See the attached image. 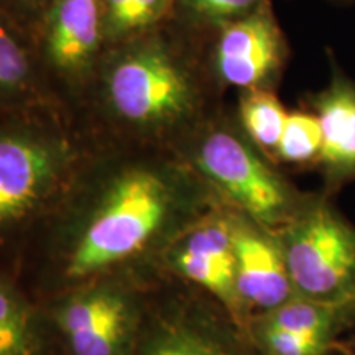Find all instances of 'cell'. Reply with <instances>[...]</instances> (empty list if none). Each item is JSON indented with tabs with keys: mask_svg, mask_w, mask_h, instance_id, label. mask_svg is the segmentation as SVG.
<instances>
[{
	"mask_svg": "<svg viewBox=\"0 0 355 355\" xmlns=\"http://www.w3.org/2000/svg\"><path fill=\"white\" fill-rule=\"evenodd\" d=\"M217 206L214 191L188 165L159 157L114 163L84 191L60 230L61 278L74 288L165 254Z\"/></svg>",
	"mask_w": 355,
	"mask_h": 355,
	"instance_id": "1",
	"label": "cell"
},
{
	"mask_svg": "<svg viewBox=\"0 0 355 355\" xmlns=\"http://www.w3.org/2000/svg\"><path fill=\"white\" fill-rule=\"evenodd\" d=\"M19 117L0 112V270L7 272L73 165L66 141Z\"/></svg>",
	"mask_w": 355,
	"mask_h": 355,
	"instance_id": "2",
	"label": "cell"
},
{
	"mask_svg": "<svg viewBox=\"0 0 355 355\" xmlns=\"http://www.w3.org/2000/svg\"><path fill=\"white\" fill-rule=\"evenodd\" d=\"M193 168L219 201L273 232L286 225L308 198L273 170L241 127L225 121L202 127Z\"/></svg>",
	"mask_w": 355,
	"mask_h": 355,
	"instance_id": "3",
	"label": "cell"
},
{
	"mask_svg": "<svg viewBox=\"0 0 355 355\" xmlns=\"http://www.w3.org/2000/svg\"><path fill=\"white\" fill-rule=\"evenodd\" d=\"M105 97L112 112L139 130H166L193 121L201 109L194 74L153 40L128 42L110 61Z\"/></svg>",
	"mask_w": 355,
	"mask_h": 355,
	"instance_id": "4",
	"label": "cell"
},
{
	"mask_svg": "<svg viewBox=\"0 0 355 355\" xmlns=\"http://www.w3.org/2000/svg\"><path fill=\"white\" fill-rule=\"evenodd\" d=\"M277 235L296 295L354 308L355 227L326 198H306Z\"/></svg>",
	"mask_w": 355,
	"mask_h": 355,
	"instance_id": "5",
	"label": "cell"
},
{
	"mask_svg": "<svg viewBox=\"0 0 355 355\" xmlns=\"http://www.w3.org/2000/svg\"><path fill=\"white\" fill-rule=\"evenodd\" d=\"M53 322L71 355H133L144 314L137 291L110 275L71 288Z\"/></svg>",
	"mask_w": 355,
	"mask_h": 355,
	"instance_id": "6",
	"label": "cell"
},
{
	"mask_svg": "<svg viewBox=\"0 0 355 355\" xmlns=\"http://www.w3.org/2000/svg\"><path fill=\"white\" fill-rule=\"evenodd\" d=\"M214 32L211 73L219 86L275 89L286 69L290 46L272 2Z\"/></svg>",
	"mask_w": 355,
	"mask_h": 355,
	"instance_id": "7",
	"label": "cell"
},
{
	"mask_svg": "<svg viewBox=\"0 0 355 355\" xmlns=\"http://www.w3.org/2000/svg\"><path fill=\"white\" fill-rule=\"evenodd\" d=\"M166 265L194 285L209 291L230 313L242 308L235 282L234 209L219 204L191 224L163 254Z\"/></svg>",
	"mask_w": 355,
	"mask_h": 355,
	"instance_id": "8",
	"label": "cell"
},
{
	"mask_svg": "<svg viewBox=\"0 0 355 355\" xmlns=\"http://www.w3.org/2000/svg\"><path fill=\"white\" fill-rule=\"evenodd\" d=\"M234 247L242 304L266 313L296 295L277 232L234 209Z\"/></svg>",
	"mask_w": 355,
	"mask_h": 355,
	"instance_id": "9",
	"label": "cell"
},
{
	"mask_svg": "<svg viewBox=\"0 0 355 355\" xmlns=\"http://www.w3.org/2000/svg\"><path fill=\"white\" fill-rule=\"evenodd\" d=\"M329 81L308 96L309 110L319 119L322 150L319 165L329 189L355 180V79L345 71L331 50Z\"/></svg>",
	"mask_w": 355,
	"mask_h": 355,
	"instance_id": "10",
	"label": "cell"
},
{
	"mask_svg": "<svg viewBox=\"0 0 355 355\" xmlns=\"http://www.w3.org/2000/svg\"><path fill=\"white\" fill-rule=\"evenodd\" d=\"M104 43V0H55L44 20L43 51L68 78L86 74Z\"/></svg>",
	"mask_w": 355,
	"mask_h": 355,
	"instance_id": "11",
	"label": "cell"
},
{
	"mask_svg": "<svg viewBox=\"0 0 355 355\" xmlns=\"http://www.w3.org/2000/svg\"><path fill=\"white\" fill-rule=\"evenodd\" d=\"M133 355H242L212 321L188 311L165 314L141 329Z\"/></svg>",
	"mask_w": 355,
	"mask_h": 355,
	"instance_id": "12",
	"label": "cell"
},
{
	"mask_svg": "<svg viewBox=\"0 0 355 355\" xmlns=\"http://www.w3.org/2000/svg\"><path fill=\"white\" fill-rule=\"evenodd\" d=\"M0 355H46L42 313L7 270H0Z\"/></svg>",
	"mask_w": 355,
	"mask_h": 355,
	"instance_id": "13",
	"label": "cell"
},
{
	"mask_svg": "<svg viewBox=\"0 0 355 355\" xmlns=\"http://www.w3.org/2000/svg\"><path fill=\"white\" fill-rule=\"evenodd\" d=\"M19 25L0 10V112H20L35 86L33 58Z\"/></svg>",
	"mask_w": 355,
	"mask_h": 355,
	"instance_id": "14",
	"label": "cell"
},
{
	"mask_svg": "<svg viewBox=\"0 0 355 355\" xmlns=\"http://www.w3.org/2000/svg\"><path fill=\"white\" fill-rule=\"evenodd\" d=\"M288 110L273 89L242 91L239 99V127L263 153H277Z\"/></svg>",
	"mask_w": 355,
	"mask_h": 355,
	"instance_id": "15",
	"label": "cell"
},
{
	"mask_svg": "<svg viewBox=\"0 0 355 355\" xmlns=\"http://www.w3.org/2000/svg\"><path fill=\"white\" fill-rule=\"evenodd\" d=\"M175 6V0H104V42H133L165 20Z\"/></svg>",
	"mask_w": 355,
	"mask_h": 355,
	"instance_id": "16",
	"label": "cell"
},
{
	"mask_svg": "<svg viewBox=\"0 0 355 355\" xmlns=\"http://www.w3.org/2000/svg\"><path fill=\"white\" fill-rule=\"evenodd\" d=\"M347 311L295 295L283 304L263 313L259 324L275 329L331 339L339 326L340 318L347 314Z\"/></svg>",
	"mask_w": 355,
	"mask_h": 355,
	"instance_id": "17",
	"label": "cell"
},
{
	"mask_svg": "<svg viewBox=\"0 0 355 355\" xmlns=\"http://www.w3.org/2000/svg\"><path fill=\"white\" fill-rule=\"evenodd\" d=\"M321 150L322 130L316 114L309 109L288 112L275 157L290 165H313L319 163Z\"/></svg>",
	"mask_w": 355,
	"mask_h": 355,
	"instance_id": "18",
	"label": "cell"
},
{
	"mask_svg": "<svg viewBox=\"0 0 355 355\" xmlns=\"http://www.w3.org/2000/svg\"><path fill=\"white\" fill-rule=\"evenodd\" d=\"M194 24L217 30L229 21L250 15L272 0H175Z\"/></svg>",
	"mask_w": 355,
	"mask_h": 355,
	"instance_id": "19",
	"label": "cell"
},
{
	"mask_svg": "<svg viewBox=\"0 0 355 355\" xmlns=\"http://www.w3.org/2000/svg\"><path fill=\"white\" fill-rule=\"evenodd\" d=\"M257 339L268 355H322L331 339L275 329L257 322Z\"/></svg>",
	"mask_w": 355,
	"mask_h": 355,
	"instance_id": "20",
	"label": "cell"
},
{
	"mask_svg": "<svg viewBox=\"0 0 355 355\" xmlns=\"http://www.w3.org/2000/svg\"><path fill=\"white\" fill-rule=\"evenodd\" d=\"M30 3H32V0H0V10L7 12L8 15L15 17L19 20L21 13H24V10Z\"/></svg>",
	"mask_w": 355,
	"mask_h": 355,
	"instance_id": "21",
	"label": "cell"
},
{
	"mask_svg": "<svg viewBox=\"0 0 355 355\" xmlns=\"http://www.w3.org/2000/svg\"><path fill=\"white\" fill-rule=\"evenodd\" d=\"M332 2H337V3H355V0H332Z\"/></svg>",
	"mask_w": 355,
	"mask_h": 355,
	"instance_id": "22",
	"label": "cell"
}]
</instances>
